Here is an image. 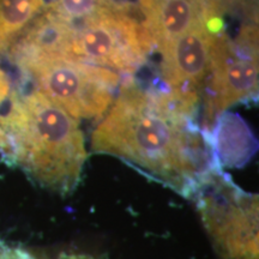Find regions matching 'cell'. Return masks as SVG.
Segmentation results:
<instances>
[{
  "label": "cell",
  "instance_id": "7a4b0ae2",
  "mask_svg": "<svg viewBox=\"0 0 259 259\" xmlns=\"http://www.w3.org/2000/svg\"><path fill=\"white\" fill-rule=\"evenodd\" d=\"M9 102L0 114V151L38 185L72 193L88 156L79 122L37 90L12 94Z\"/></svg>",
  "mask_w": 259,
  "mask_h": 259
},
{
  "label": "cell",
  "instance_id": "5b68a950",
  "mask_svg": "<svg viewBox=\"0 0 259 259\" xmlns=\"http://www.w3.org/2000/svg\"><path fill=\"white\" fill-rule=\"evenodd\" d=\"M258 77V23H245L235 37L219 32L203 90V131L231 107L257 100Z\"/></svg>",
  "mask_w": 259,
  "mask_h": 259
},
{
  "label": "cell",
  "instance_id": "7c38bea8",
  "mask_svg": "<svg viewBox=\"0 0 259 259\" xmlns=\"http://www.w3.org/2000/svg\"><path fill=\"white\" fill-rule=\"evenodd\" d=\"M222 15L241 16L245 23H258V0H215Z\"/></svg>",
  "mask_w": 259,
  "mask_h": 259
},
{
  "label": "cell",
  "instance_id": "6da1fadb",
  "mask_svg": "<svg viewBox=\"0 0 259 259\" xmlns=\"http://www.w3.org/2000/svg\"><path fill=\"white\" fill-rule=\"evenodd\" d=\"M119 88L93 134L94 153L120 158L192 198L204 178L221 169L196 122L198 103L166 89L143 88L132 76Z\"/></svg>",
  "mask_w": 259,
  "mask_h": 259
},
{
  "label": "cell",
  "instance_id": "52a82bcc",
  "mask_svg": "<svg viewBox=\"0 0 259 259\" xmlns=\"http://www.w3.org/2000/svg\"><path fill=\"white\" fill-rule=\"evenodd\" d=\"M225 27L194 29L160 51V77L164 89L194 102H200L208 77L216 35Z\"/></svg>",
  "mask_w": 259,
  "mask_h": 259
},
{
  "label": "cell",
  "instance_id": "277c9868",
  "mask_svg": "<svg viewBox=\"0 0 259 259\" xmlns=\"http://www.w3.org/2000/svg\"><path fill=\"white\" fill-rule=\"evenodd\" d=\"M192 198L220 259H259L257 194L220 169L204 178Z\"/></svg>",
  "mask_w": 259,
  "mask_h": 259
},
{
  "label": "cell",
  "instance_id": "9c48e42d",
  "mask_svg": "<svg viewBox=\"0 0 259 259\" xmlns=\"http://www.w3.org/2000/svg\"><path fill=\"white\" fill-rule=\"evenodd\" d=\"M206 135L221 169L222 167H244L257 153L258 143L253 132L236 113L220 114Z\"/></svg>",
  "mask_w": 259,
  "mask_h": 259
},
{
  "label": "cell",
  "instance_id": "4fadbf2b",
  "mask_svg": "<svg viewBox=\"0 0 259 259\" xmlns=\"http://www.w3.org/2000/svg\"><path fill=\"white\" fill-rule=\"evenodd\" d=\"M0 259H38L24 248L16 247L0 241Z\"/></svg>",
  "mask_w": 259,
  "mask_h": 259
},
{
  "label": "cell",
  "instance_id": "8fae6325",
  "mask_svg": "<svg viewBox=\"0 0 259 259\" xmlns=\"http://www.w3.org/2000/svg\"><path fill=\"white\" fill-rule=\"evenodd\" d=\"M45 9L74 27L103 11L113 10L111 0H46Z\"/></svg>",
  "mask_w": 259,
  "mask_h": 259
},
{
  "label": "cell",
  "instance_id": "9a60e30c",
  "mask_svg": "<svg viewBox=\"0 0 259 259\" xmlns=\"http://www.w3.org/2000/svg\"><path fill=\"white\" fill-rule=\"evenodd\" d=\"M61 259H100V258H96L95 255L85 254V253H70V254H65Z\"/></svg>",
  "mask_w": 259,
  "mask_h": 259
},
{
  "label": "cell",
  "instance_id": "5bb4252c",
  "mask_svg": "<svg viewBox=\"0 0 259 259\" xmlns=\"http://www.w3.org/2000/svg\"><path fill=\"white\" fill-rule=\"evenodd\" d=\"M10 90H11V85H10V80L6 76L5 71L0 66V112L5 107L6 101L10 99ZM2 114V113H0Z\"/></svg>",
  "mask_w": 259,
  "mask_h": 259
},
{
  "label": "cell",
  "instance_id": "8992f818",
  "mask_svg": "<svg viewBox=\"0 0 259 259\" xmlns=\"http://www.w3.org/2000/svg\"><path fill=\"white\" fill-rule=\"evenodd\" d=\"M154 52L139 17L107 10L76 25L71 58L134 76Z\"/></svg>",
  "mask_w": 259,
  "mask_h": 259
},
{
  "label": "cell",
  "instance_id": "30bf717a",
  "mask_svg": "<svg viewBox=\"0 0 259 259\" xmlns=\"http://www.w3.org/2000/svg\"><path fill=\"white\" fill-rule=\"evenodd\" d=\"M45 6L46 0H0V52L10 50Z\"/></svg>",
  "mask_w": 259,
  "mask_h": 259
},
{
  "label": "cell",
  "instance_id": "ba28073f",
  "mask_svg": "<svg viewBox=\"0 0 259 259\" xmlns=\"http://www.w3.org/2000/svg\"><path fill=\"white\" fill-rule=\"evenodd\" d=\"M137 10L156 52L194 29L225 27L215 0H137Z\"/></svg>",
  "mask_w": 259,
  "mask_h": 259
},
{
  "label": "cell",
  "instance_id": "3957f363",
  "mask_svg": "<svg viewBox=\"0 0 259 259\" xmlns=\"http://www.w3.org/2000/svg\"><path fill=\"white\" fill-rule=\"evenodd\" d=\"M12 61L37 92L76 119L102 116L120 87L118 72L61 54H36Z\"/></svg>",
  "mask_w": 259,
  "mask_h": 259
}]
</instances>
